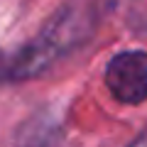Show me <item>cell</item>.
<instances>
[{
	"mask_svg": "<svg viewBox=\"0 0 147 147\" xmlns=\"http://www.w3.org/2000/svg\"><path fill=\"white\" fill-rule=\"evenodd\" d=\"M98 12V0H74L64 5L42 30V34L15 59V76H32L39 69L49 66V61L61 57L64 52L84 42L88 32L96 27Z\"/></svg>",
	"mask_w": 147,
	"mask_h": 147,
	"instance_id": "1",
	"label": "cell"
},
{
	"mask_svg": "<svg viewBox=\"0 0 147 147\" xmlns=\"http://www.w3.org/2000/svg\"><path fill=\"white\" fill-rule=\"evenodd\" d=\"M105 84L120 103H142L147 98V54L123 52L113 57L105 69Z\"/></svg>",
	"mask_w": 147,
	"mask_h": 147,
	"instance_id": "2",
	"label": "cell"
},
{
	"mask_svg": "<svg viewBox=\"0 0 147 147\" xmlns=\"http://www.w3.org/2000/svg\"><path fill=\"white\" fill-rule=\"evenodd\" d=\"M130 147H147V130H145V132H142V135H140V137H137V140H135V142H132V145H130Z\"/></svg>",
	"mask_w": 147,
	"mask_h": 147,
	"instance_id": "3",
	"label": "cell"
}]
</instances>
